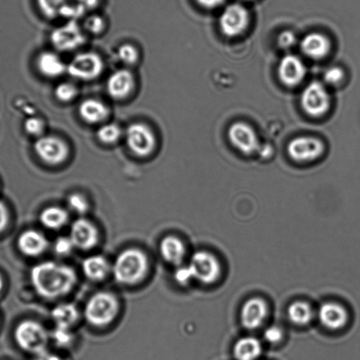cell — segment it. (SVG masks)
Segmentation results:
<instances>
[{
  "instance_id": "obj_1",
  "label": "cell",
  "mask_w": 360,
  "mask_h": 360,
  "mask_svg": "<svg viewBox=\"0 0 360 360\" xmlns=\"http://www.w3.org/2000/svg\"><path fill=\"white\" fill-rule=\"evenodd\" d=\"M30 278L35 291L42 297L55 299L68 294L77 282L72 267L44 262L32 268Z\"/></svg>"
},
{
  "instance_id": "obj_2",
  "label": "cell",
  "mask_w": 360,
  "mask_h": 360,
  "mask_svg": "<svg viewBox=\"0 0 360 360\" xmlns=\"http://www.w3.org/2000/svg\"><path fill=\"white\" fill-rule=\"evenodd\" d=\"M148 270V260L144 253L137 249L123 250L116 257L113 274L118 283L132 285L142 280Z\"/></svg>"
},
{
  "instance_id": "obj_3",
  "label": "cell",
  "mask_w": 360,
  "mask_h": 360,
  "mask_svg": "<svg viewBox=\"0 0 360 360\" xmlns=\"http://www.w3.org/2000/svg\"><path fill=\"white\" fill-rule=\"evenodd\" d=\"M127 147L134 156L144 158L151 156L156 150V134L149 125L144 122H132L125 131Z\"/></svg>"
},
{
  "instance_id": "obj_4",
  "label": "cell",
  "mask_w": 360,
  "mask_h": 360,
  "mask_svg": "<svg viewBox=\"0 0 360 360\" xmlns=\"http://www.w3.org/2000/svg\"><path fill=\"white\" fill-rule=\"evenodd\" d=\"M118 302L109 292H98L92 296L85 307V317L92 326H108L118 313Z\"/></svg>"
},
{
  "instance_id": "obj_5",
  "label": "cell",
  "mask_w": 360,
  "mask_h": 360,
  "mask_svg": "<svg viewBox=\"0 0 360 360\" xmlns=\"http://www.w3.org/2000/svg\"><path fill=\"white\" fill-rule=\"evenodd\" d=\"M104 70V58L95 52H80L67 63V74L74 79L85 82L99 79Z\"/></svg>"
},
{
  "instance_id": "obj_6",
  "label": "cell",
  "mask_w": 360,
  "mask_h": 360,
  "mask_svg": "<svg viewBox=\"0 0 360 360\" xmlns=\"http://www.w3.org/2000/svg\"><path fill=\"white\" fill-rule=\"evenodd\" d=\"M14 338L23 350L37 354L45 352L49 340V335L44 327L31 320L24 321L16 327Z\"/></svg>"
},
{
  "instance_id": "obj_7",
  "label": "cell",
  "mask_w": 360,
  "mask_h": 360,
  "mask_svg": "<svg viewBox=\"0 0 360 360\" xmlns=\"http://www.w3.org/2000/svg\"><path fill=\"white\" fill-rule=\"evenodd\" d=\"M34 151L39 160L52 167L65 163L70 155L68 143L54 135H44L35 139Z\"/></svg>"
},
{
  "instance_id": "obj_8",
  "label": "cell",
  "mask_w": 360,
  "mask_h": 360,
  "mask_svg": "<svg viewBox=\"0 0 360 360\" xmlns=\"http://www.w3.org/2000/svg\"><path fill=\"white\" fill-rule=\"evenodd\" d=\"M49 40L56 51L73 52L86 44L87 33L77 21H66L52 30Z\"/></svg>"
},
{
  "instance_id": "obj_9",
  "label": "cell",
  "mask_w": 360,
  "mask_h": 360,
  "mask_svg": "<svg viewBox=\"0 0 360 360\" xmlns=\"http://www.w3.org/2000/svg\"><path fill=\"white\" fill-rule=\"evenodd\" d=\"M302 105L306 114L313 117L326 114L330 107V97L325 86L320 82L309 84L303 91Z\"/></svg>"
},
{
  "instance_id": "obj_10",
  "label": "cell",
  "mask_w": 360,
  "mask_h": 360,
  "mask_svg": "<svg viewBox=\"0 0 360 360\" xmlns=\"http://www.w3.org/2000/svg\"><path fill=\"white\" fill-rule=\"evenodd\" d=\"M194 278L203 284H213L220 278L221 268L216 257L207 252H197L189 264Z\"/></svg>"
},
{
  "instance_id": "obj_11",
  "label": "cell",
  "mask_w": 360,
  "mask_h": 360,
  "mask_svg": "<svg viewBox=\"0 0 360 360\" xmlns=\"http://www.w3.org/2000/svg\"><path fill=\"white\" fill-rule=\"evenodd\" d=\"M137 84L136 76L129 68L115 70L108 76L106 91L112 100L125 101L132 96Z\"/></svg>"
},
{
  "instance_id": "obj_12",
  "label": "cell",
  "mask_w": 360,
  "mask_h": 360,
  "mask_svg": "<svg viewBox=\"0 0 360 360\" xmlns=\"http://www.w3.org/2000/svg\"><path fill=\"white\" fill-rule=\"evenodd\" d=\"M249 15L248 10L241 4H232L225 7L220 18L222 32L228 37L241 34L248 27Z\"/></svg>"
},
{
  "instance_id": "obj_13",
  "label": "cell",
  "mask_w": 360,
  "mask_h": 360,
  "mask_svg": "<svg viewBox=\"0 0 360 360\" xmlns=\"http://www.w3.org/2000/svg\"><path fill=\"white\" fill-rule=\"evenodd\" d=\"M324 146L320 140L313 137H298L288 146V153L297 162H311L323 153Z\"/></svg>"
},
{
  "instance_id": "obj_14",
  "label": "cell",
  "mask_w": 360,
  "mask_h": 360,
  "mask_svg": "<svg viewBox=\"0 0 360 360\" xmlns=\"http://www.w3.org/2000/svg\"><path fill=\"white\" fill-rule=\"evenodd\" d=\"M229 140L236 149L252 154L259 148V139L252 127L243 122L235 123L228 130Z\"/></svg>"
},
{
  "instance_id": "obj_15",
  "label": "cell",
  "mask_w": 360,
  "mask_h": 360,
  "mask_svg": "<svg viewBox=\"0 0 360 360\" xmlns=\"http://www.w3.org/2000/svg\"><path fill=\"white\" fill-rule=\"evenodd\" d=\"M70 238L77 248L90 250L98 243L97 229L89 221L79 219L70 227Z\"/></svg>"
},
{
  "instance_id": "obj_16",
  "label": "cell",
  "mask_w": 360,
  "mask_h": 360,
  "mask_svg": "<svg viewBox=\"0 0 360 360\" xmlns=\"http://www.w3.org/2000/svg\"><path fill=\"white\" fill-rule=\"evenodd\" d=\"M35 67L46 79H58L67 73V63L54 51L41 52L35 59Z\"/></svg>"
},
{
  "instance_id": "obj_17",
  "label": "cell",
  "mask_w": 360,
  "mask_h": 360,
  "mask_svg": "<svg viewBox=\"0 0 360 360\" xmlns=\"http://www.w3.org/2000/svg\"><path fill=\"white\" fill-rule=\"evenodd\" d=\"M77 111L80 118L90 125L104 124L111 115L108 105L95 98H88L81 102Z\"/></svg>"
},
{
  "instance_id": "obj_18",
  "label": "cell",
  "mask_w": 360,
  "mask_h": 360,
  "mask_svg": "<svg viewBox=\"0 0 360 360\" xmlns=\"http://www.w3.org/2000/svg\"><path fill=\"white\" fill-rule=\"evenodd\" d=\"M268 315L266 302L259 298L249 299L243 305L241 312L242 326L248 330L259 329L263 326Z\"/></svg>"
},
{
  "instance_id": "obj_19",
  "label": "cell",
  "mask_w": 360,
  "mask_h": 360,
  "mask_svg": "<svg viewBox=\"0 0 360 360\" xmlns=\"http://www.w3.org/2000/svg\"><path fill=\"white\" fill-rule=\"evenodd\" d=\"M305 75L304 63L297 56L289 55L281 60L278 66V76L285 86H297L304 79Z\"/></svg>"
},
{
  "instance_id": "obj_20",
  "label": "cell",
  "mask_w": 360,
  "mask_h": 360,
  "mask_svg": "<svg viewBox=\"0 0 360 360\" xmlns=\"http://www.w3.org/2000/svg\"><path fill=\"white\" fill-rule=\"evenodd\" d=\"M320 322L327 329L337 330L347 326L348 314L343 306L335 302H325L318 310Z\"/></svg>"
},
{
  "instance_id": "obj_21",
  "label": "cell",
  "mask_w": 360,
  "mask_h": 360,
  "mask_svg": "<svg viewBox=\"0 0 360 360\" xmlns=\"http://www.w3.org/2000/svg\"><path fill=\"white\" fill-rule=\"evenodd\" d=\"M18 246L24 255H41L48 247V241L42 233L35 231H25L18 240Z\"/></svg>"
},
{
  "instance_id": "obj_22",
  "label": "cell",
  "mask_w": 360,
  "mask_h": 360,
  "mask_svg": "<svg viewBox=\"0 0 360 360\" xmlns=\"http://www.w3.org/2000/svg\"><path fill=\"white\" fill-rule=\"evenodd\" d=\"M301 46L302 51L314 59L323 58L330 51L329 39L321 34L313 33L306 35L303 39Z\"/></svg>"
},
{
  "instance_id": "obj_23",
  "label": "cell",
  "mask_w": 360,
  "mask_h": 360,
  "mask_svg": "<svg viewBox=\"0 0 360 360\" xmlns=\"http://www.w3.org/2000/svg\"><path fill=\"white\" fill-rule=\"evenodd\" d=\"M162 257L168 263L179 266L185 256V247L181 240L175 236H167L162 240L160 245Z\"/></svg>"
},
{
  "instance_id": "obj_24",
  "label": "cell",
  "mask_w": 360,
  "mask_h": 360,
  "mask_svg": "<svg viewBox=\"0 0 360 360\" xmlns=\"http://www.w3.org/2000/svg\"><path fill=\"white\" fill-rule=\"evenodd\" d=\"M82 270L86 277L93 281H100L107 276L109 271L108 261L101 256L87 257L82 263Z\"/></svg>"
},
{
  "instance_id": "obj_25",
  "label": "cell",
  "mask_w": 360,
  "mask_h": 360,
  "mask_svg": "<svg viewBox=\"0 0 360 360\" xmlns=\"http://www.w3.org/2000/svg\"><path fill=\"white\" fill-rule=\"evenodd\" d=\"M262 354V345L255 338H243L235 344L234 355L237 360H256Z\"/></svg>"
},
{
  "instance_id": "obj_26",
  "label": "cell",
  "mask_w": 360,
  "mask_h": 360,
  "mask_svg": "<svg viewBox=\"0 0 360 360\" xmlns=\"http://www.w3.org/2000/svg\"><path fill=\"white\" fill-rule=\"evenodd\" d=\"M51 317L56 327L70 329V327L75 323L79 319V312L75 306L70 304V303H65V304L56 306L52 310Z\"/></svg>"
},
{
  "instance_id": "obj_27",
  "label": "cell",
  "mask_w": 360,
  "mask_h": 360,
  "mask_svg": "<svg viewBox=\"0 0 360 360\" xmlns=\"http://www.w3.org/2000/svg\"><path fill=\"white\" fill-rule=\"evenodd\" d=\"M40 221L46 228L59 229L68 221V214L61 207H49L42 212Z\"/></svg>"
},
{
  "instance_id": "obj_28",
  "label": "cell",
  "mask_w": 360,
  "mask_h": 360,
  "mask_svg": "<svg viewBox=\"0 0 360 360\" xmlns=\"http://www.w3.org/2000/svg\"><path fill=\"white\" fill-rule=\"evenodd\" d=\"M125 136V132L118 124L114 122H105L99 127L97 137L99 142L104 146H116Z\"/></svg>"
},
{
  "instance_id": "obj_29",
  "label": "cell",
  "mask_w": 360,
  "mask_h": 360,
  "mask_svg": "<svg viewBox=\"0 0 360 360\" xmlns=\"http://www.w3.org/2000/svg\"><path fill=\"white\" fill-rule=\"evenodd\" d=\"M288 316L294 324L306 326L313 319V309L306 302H296L289 307Z\"/></svg>"
},
{
  "instance_id": "obj_30",
  "label": "cell",
  "mask_w": 360,
  "mask_h": 360,
  "mask_svg": "<svg viewBox=\"0 0 360 360\" xmlns=\"http://www.w3.org/2000/svg\"><path fill=\"white\" fill-rule=\"evenodd\" d=\"M54 95L56 101L61 103H72L79 97L80 89L77 84L70 82V81H63L55 87Z\"/></svg>"
},
{
  "instance_id": "obj_31",
  "label": "cell",
  "mask_w": 360,
  "mask_h": 360,
  "mask_svg": "<svg viewBox=\"0 0 360 360\" xmlns=\"http://www.w3.org/2000/svg\"><path fill=\"white\" fill-rule=\"evenodd\" d=\"M118 58L126 67L135 66L140 61V51L135 45L126 42L119 46Z\"/></svg>"
},
{
  "instance_id": "obj_32",
  "label": "cell",
  "mask_w": 360,
  "mask_h": 360,
  "mask_svg": "<svg viewBox=\"0 0 360 360\" xmlns=\"http://www.w3.org/2000/svg\"><path fill=\"white\" fill-rule=\"evenodd\" d=\"M82 27L87 34L98 37L107 30V21L98 14H92L85 19Z\"/></svg>"
},
{
  "instance_id": "obj_33",
  "label": "cell",
  "mask_w": 360,
  "mask_h": 360,
  "mask_svg": "<svg viewBox=\"0 0 360 360\" xmlns=\"http://www.w3.org/2000/svg\"><path fill=\"white\" fill-rule=\"evenodd\" d=\"M39 9L48 19L59 17L60 11L68 3V0H37Z\"/></svg>"
},
{
  "instance_id": "obj_34",
  "label": "cell",
  "mask_w": 360,
  "mask_h": 360,
  "mask_svg": "<svg viewBox=\"0 0 360 360\" xmlns=\"http://www.w3.org/2000/svg\"><path fill=\"white\" fill-rule=\"evenodd\" d=\"M24 130L28 136L37 139L46 135V122L39 116H31L24 122Z\"/></svg>"
},
{
  "instance_id": "obj_35",
  "label": "cell",
  "mask_w": 360,
  "mask_h": 360,
  "mask_svg": "<svg viewBox=\"0 0 360 360\" xmlns=\"http://www.w3.org/2000/svg\"><path fill=\"white\" fill-rule=\"evenodd\" d=\"M87 10L80 4L67 3L60 11L59 17L63 18L67 21H77L85 15Z\"/></svg>"
},
{
  "instance_id": "obj_36",
  "label": "cell",
  "mask_w": 360,
  "mask_h": 360,
  "mask_svg": "<svg viewBox=\"0 0 360 360\" xmlns=\"http://www.w3.org/2000/svg\"><path fill=\"white\" fill-rule=\"evenodd\" d=\"M67 203L70 208V210L75 212L79 214H84L87 213L88 210V203L85 197L79 193H73L68 197Z\"/></svg>"
},
{
  "instance_id": "obj_37",
  "label": "cell",
  "mask_w": 360,
  "mask_h": 360,
  "mask_svg": "<svg viewBox=\"0 0 360 360\" xmlns=\"http://www.w3.org/2000/svg\"><path fill=\"white\" fill-rule=\"evenodd\" d=\"M74 247L75 246H74L72 239L61 236V238L56 240L54 250L59 256H66L72 252Z\"/></svg>"
},
{
  "instance_id": "obj_38",
  "label": "cell",
  "mask_w": 360,
  "mask_h": 360,
  "mask_svg": "<svg viewBox=\"0 0 360 360\" xmlns=\"http://www.w3.org/2000/svg\"><path fill=\"white\" fill-rule=\"evenodd\" d=\"M52 338L60 347H65L69 345L73 340L72 334H70L69 329L62 327H56L52 333Z\"/></svg>"
},
{
  "instance_id": "obj_39",
  "label": "cell",
  "mask_w": 360,
  "mask_h": 360,
  "mask_svg": "<svg viewBox=\"0 0 360 360\" xmlns=\"http://www.w3.org/2000/svg\"><path fill=\"white\" fill-rule=\"evenodd\" d=\"M175 278L180 285L189 284L190 281L194 280L192 268L190 266L179 267L175 271Z\"/></svg>"
},
{
  "instance_id": "obj_40",
  "label": "cell",
  "mask_w": 360,
  "mask_h": 360,
  "mask_svg": "<svg viewBox=\"0 0 360 360\" xmlns=\"http://www.w3.org/2000/svg\"><path fill=\"white\" fill-rule=\"evenodd\" d=\"M345 73L343 70L337 68V67H333V68L328 70L325 74H324V79H325L328 84H333V86L340 84L343 81Z\"/></svg>"
},
{
  "instance_id": "obj_41",
  "label": "cell",
  "mask_w": 360,
  "mask_h": 360,
  "mask_svg": "<svg viewBox=\"0 0 360 360\" xmlns=\"http://www.w3.org/2000/svg\"><path fill=\"white\" fill-rule=\"evenodd\" d=\"M264 340L270 344H278L283 338V331L280 328L271 326L264 331Z\"/></svg>"
},
{
  "instance_id": "obj_42",
  "label": "cell",
  "mask_w": 360,
  "mask_h": 360,
  "mask_svg": "<svg viewBox=\"0 0 360 360\" xmlns=\"http://www.w3.org/2000/svg\"><path fill=\"white\" fill-rule=\"evenodd\" d=\"M294 34L290 33V32H285V33L280 35V44L283 46V47H291V46L294 44Z\"/></svg>"
},
{
  "instance_id": "obj_43",
  "label": "cell",
  "mask_w": 360,
  "mask_h": 360,
  "mask_svg": "<svg viewBox=\"0 0 360 360\" xmlns=\"http://www.w3.org/2000/svg\"><path fill=\"white\" fill-rule=\"evenodd\" d=\"M197 2L200 6L206 7V8L213 9L221 6L225 2V0H197Z\"/></svg>"
},
{
  "instance_id": "obj_44",
  "label": "cell",
  "mask_w": 360,
  "mask_h": 360,
  "mask_svg": "<svg viewBox=\"0 0 360 360\" xmlns=\"http://www.w3.org/2000/svg\"><path fill=\"white\" fill-rule=\"evenodd\" d=\"M7 221H8V214H7L6 208L5 205L0 202V232L6 228Z\"/></svg>"
},
{
  "instance_id": "obj_45",
  "label": "cell",
  "mask_w": 360,
  "mask_h": 360,
  "mask_svg": "<svg viewBox=\"0 0 360 360\" xmlns=\"http://www.w3.org/2000/svg\"><path fill=\"white\" fill-rule=\"evenodd\" d=\"M77 3L88 11L95 8L100 3V0H77Z\"/></svg>"
},
{
  "instance_id": "obj_46",
  "label": "cell",
  "mask_w": 360,
  "mask_h": 360,
  "mask_svg": "<svg viewBox=\"0 0 360 360\" xmlns=\"http://www.w3.org/2000/svg\"><path fill=\"white\" fill-rule=\"evenodd\" d=\"M35 360H60L56 356L46 354L45 352L39 354V358Z\"/></svg>"
},
{
  "instance_id": "obj_47",
  "label": "cell",
  "mask_w": 360,
  "mask_h": 360,
  "mask_svg": "<svg viewBox=\"0 0 360 360\" xmlns=\"http://www.w3.org/2000/svg\"><path fill=\"white\" fill-rule=\"evenodd\" d=\"M3 288V281L1 277H0V291H1V289Z\"/></svg>"
}]
</instances>
